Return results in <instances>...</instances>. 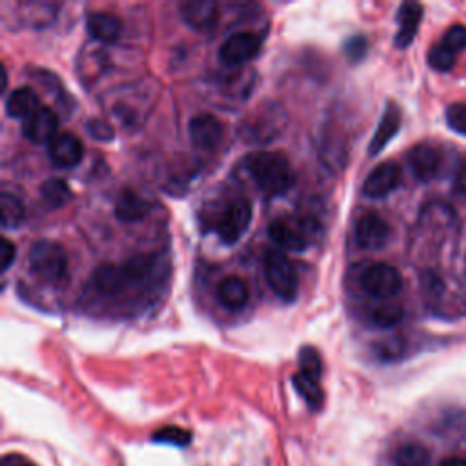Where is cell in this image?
<instances>
[{
  "label": "cell",
  "mask_w": 466,
  "mask_h": 466,
  "mask_svg": "<svg viewBox=\"0 0 466 466\" xmlns=\"http://www.w3.org/2000/svg\"><path fill=\"white\" fill-rule=\"evenodd\" d=\"M391 228L379 213H366L355 224V242L362 249H380L390 240Z\"/></svg>",
  "instance_id": "10"
},
{
  "label": "cell",
  "mask_w": 466,
  "mask_h": 466,
  "mask_svg": "<svg viewBox=\"0 0 466 466\" xmlns=\"http://www.w3.org/2000/svg\"><path fill=\"white\" fill-rule=\"evenodd\" d=\"M393 464L395 466H428L430 453L419 442H406L393 451Z\"/></svg>",
  "instance_id": "25"
},
{
  "label": "cell",
  "mask_w": 466,
  "mask_h": 466,
  "mask_svg": "<svg viewBox=\"0 0 466 466\" xmlns=\"http://www.w3.org/2000/svg\"><path fill=\"white\" fill-rule=\"evenodd\" d=\"M420 20H422V5L417 4V2H406L400 5L399 13H397V24H399V29L395 33V46L404 49L411 44V40L415 38L417 31H419V25H420Z\"/></svg>",
  "instance_id": "19"
},
{
  "label": "cell",
  "mask_w": 466,
  "mask_h": 466,
  "mask_svg": "<svg viewBox=\"0 0 466 466\" xmlns=\"http://www.w3.org/2000/svg\"><path fill=\"white\" fill-rule=\"evenodd\" d=\"M217 297L218 302L231 311H238L248 304L249 299V289L248 284L237 277V275H228L224 277L218 286H217Z\"/></svg>",
  "instance_id": "22"
},
{
  "label": "cell",
  "mask_w": 466,
  "mask_h": 466,
  "mask_svg": "<svg viewBox=\"0 0 466 466\" xmlns=\"http://www.w3.org/2000/svg\"><path fill=\"white\" fill-rule=\"evenodd\" d=\"M149 209H151V202L147 198H144L135 189L124 187L115 200L113 213L120 222L127 224V222H138L146 218Z\"/></svg>",
  "instance_id": "18"
},
{
  "label": "cell",
  "mask_w": 466,
  "mask_h": 466,
  "mask_svg": "<svg viewBox=\"0 0 466 466\" xmlns=\"http://www.w3.org/2000/svg\"><path fill=\"white\" fill-rule=\"evenodd\" d=\"M251 222V202L244 197H235L228 202L217 220V233L224 244L238 242Z\"/></svg>",
  "instance_id": "5"
},
{
  "label": "cell",
  "mask_w": 466,
  "mask_h": 466,
  "mask_svg": "<svg viewBox=\"0 0 466 466\" xmlns=\"http://www.w3.org/2000/svg\"><path fill=\"white\" fill-rule=\"evenodd\" d=\"M86 27L91 38L102 44L116 42L122 35V20L109 11H91L86 18Z\"/></svg>",
  "instance_id": "17"
},
{
  "label": "cell",
  "mask_w": 466,
  "mask_h": 466,
  "mask_svg": "<svg viewBox=\"0 0 466 466\" xmlns=\"http://www.w3.org/2000/svg\"><path fill=\"white\" fill-rule=\"evenodd\" d=\"M153 441L158 442H169V444H177V446H186L191 441V433L184 428H177V426H166L160 428L155 435Z\"/></svg>",
  "instance_id": "30"
},
{
  "label": "cell",
  "mask_w": 466,
  "mask_h": 466,
  "mask_svg": "<svg viewBox=\"0 0 466 466\" xmlns=\"http://www.w3.org/2000/svg\"><path fill=\"white\" fill-rule=\"evenodd\" d=\"M40 195L44 197V200H46L51 208L66 206V204L73 198V193H71L69 186H67L62 178H56V177H51V178H47V180L42 182V186H40Z\"/></svg>",
  "instance_id": "26"
},
{
  "label": "cell",
  "mask_w": 466,
  "mask_h": 466,
  "mask_svg": "<svg viewBox=\"0 0 466 466\" xmlns=\"http://www.w3.org/2000/svg\"><path fill=\"white\" fill-rule=\"evenodd\" d=\"M15 257H16V246L7 238L4 237L2 242H0V262H2V273H5L11 264L15 262Z\"/></svg>",
  "instance_id": "35"
},
{
  "label": "cell",
  "mask_w": 466,
  "mask_h": 466,
  "mask_svg": "<svg viewBox=\"0 0 466 466\" xmlns=\"http://www.w3.org/2000/svg\"><path fill=\"white\" fill-rule=\"evenodd\" d=\"M269 238L288 251H304L309 242V222L304 218H286L279 217L269 222L268 226Z\"/></svg>",
  "instance_id": "7"
},
{
  "label": "cell",
  "mask_w": 466,
  "mask_h": 466,
  "mask_svg": "<svg viewBox=\"0 0 466 466\" xmlns=\"http://www.w3.org/2000/svg\"><path fill=\"white\" fill-rule=\"evenodd\" d=\"M180 18L198 33H209L218 20V5L213 0H187L178 5Z\"/></svg>",
  "instance_id": "15"
},
{
  "label": "cell",
  "mask_w": 466,
  "mask_h": 466,
  "mask_svg": "<svg viewBox=\"0 0 466 466\" xmlns=\"http://www.w3.org/2000/svg\"><path fill=\"white\" fill-rule=\"evenodd\" d=\"M27 264L29 269L44 282H58L67 271V255L58 242L40 238L29 248Z\"/></svg>",
  "instance_id": "2"
},
{
  "label": "cell",
  "mask_w": 466,
  "mask_h": 466,
  "mask_svg": "<svg viewBox=\"0 0 466 466\" xmlns=\"http://www.w3.org/2000/svg\"><path fill=\"white\" fill-rule=\"evenodd\" d=\"M40 107H42L40 96L36 95V91L33 87H27V86L16 87L5 96V113L11 118L25 120Z\"/></svg>",
  "instance_id": "21"
},
{
  "label": "cell",
  "mask_w": 466,
  "mask_h": 466,
  "mask_svg": "<svg viewBox=\"0 0 466 466\" xmlns=\"http://www.w3.org/2000/svg\"><path fill=\"white\" fill-rule=\"evenodd\" d=\"M246 169L257 187L268 197L284 195L295 184V171L282 151H253L246 157Z\"/></svg>",
  "instance_id": "1"
},
{
  "label": "cell",
  "mask_w": 466,
  "mask_h": 466,
  "mask_svg": "<svg viewBox=\"0 0 466 466\" xmlns=\"http://www.w3.org/2000/svg\"><path fill=\"white\" fill-rule=\"evenodd\" d=\"M266 282L271 291L284 302H293L299 295V277L293 262L286 253L269 249L264 257Z\"/></svg>",
  "instance_id": "3"
},
{
  "label": "cell",
  "mask_w": 466,
  "mask_h": 466,
  "mask_svg": "<svg viewBox=\"0 0 466 466\" xmlns=\"http://www.w3.org/2000/svg\"><path fill=\"white\" fill-rule=\"evenodd\" d=\"M25 220V208L13 193H0V222L4 229H15Z\"/></svg>",
  "instance_id": "24"
},
{
  "label": "cell",
  "mask_w": 466,
  "mask_h": 466,
  "mask_svg": "<svg viewBox=\"0 0 466 466\" xmlns=\"http://www.w3.org/2000/svg\"><path fill=\"white\" fill-rule=\"evenodd\" d=\"M404 317V309L399 304H382L370 313V320L377 328H393Z\"/></svg>",
  "instance_id": "27"
},
{
  "label": "cell",
  "mask_w": 466,
  "mask_h": 466,
  "mask_svg": "<svg viewBox=\"0 0 466 466\" xmlns=\"http://www.w3.org/2000/svg\"><path fill=\"white\" fill-rule=\"evenodd\" d=\"M360 286L368 295L379 300H388L402 289V277L391 264L377 262L362 271Z\"/></svg>",
  "instance_id": "6"
},
{
  "label": "cell",
  "mask_w": 466,
  "mask_h": 466,
  "mask_svg": "<svg viewBox=\"0 0 466 466\" xmlns=\"http://www.w3.org/2000/svg\"><path fill=\"white\" fill-rule=\"evenodd\" d=\"M441 466H466V459L462 457H448L441 462Z\"/></svg>",
  "instance_id": "36"
},
{
  "label": "cell",
  "mask_w": 466,
  "mask_h": 466,
  "mask_svg": "<svg viewBox=\"0 0 466 466\" xmlns=\"http://www.w3.org/2000/svg\"><path fill=\"white\" fill-rule=\"evenodd\" d=\"M344 53L348 56V60L351 62H359L366 56L368 53V40L362 35H353L344 42Z\"/></svg>",
  "instance_id": "32"
},
{
  "label": "cell",
  "mask_w": 466,
  "mask_h": 466,
  "mask_svg": "<svg viewBox=\"0 0 466 466\" xmlns=\"http://www.w3.org/2000/svg\"><path fill=\"white\" fill-rule=\"evenodd\" d=\"M260 51V38L253 33L248 31H238L229 35L220 49H218V58L226 66H242L249 60H253Z\"/></svg>",
  "instance_id": "8"
},
{
  "label": "cell",
  "mask_w": 466,
  "mask_h": 466,
  "mask_svg": "<svg viewBox=\"0 0 466 466\" xmlns=\"http://www.w3.org/2000/svg\"><path fill=\"white\" fill-rule=\"evenodd\" d=\"M299 371L313 377V379H320L322 375V359L319 355V351L313 346H302L299 351Z\"/></svg>",
  "instance_id": "28"
},
{
  "label": "cell",
  "mask_w": 466,
  "mask_h": 466,
  "mask_svg": "<svg viewBox=\"0 0 466 466\" xmlns=\"http://www.w3.org/2000/svg\"><path fill=\"white\" fill-rule=\"evenodd\" d=\"M442 44L448 46L451 51H461L462 47H466V25H451L444 36H442Z\"/></svg>",
  "instance_id": "33"
},
{
  "label": "cell",
  "mask_w": 466,
  "mask_h": 466,
  "mask_svg": "<svg viewBox=\"0 0 466 466\" xmlns=\"http://www.w3.org/2000/svg\"><path fill=\"white\" fill-rule=\"evenodd\" d=\"M279 106H260L253 115L242 120L238 127V135L246 142H257L264 144L273 140L280 131V122H286V115H279Z\"/></svg>",
  "instance_id": "4"
},
{
  "label": "cell",
  "mask_w": 466,
  "mask_h": 466,
  "mask_svg": "<svg viewBox=\"0 0 466 466\" xmlns=\"http://www.w3.org/2000/svg\"><path fill=\"white\" fill-rule=\"evenodd\" d=\"M56 133L58 115L47 106H42L31 116L22 120V135L33 144H49Z\"/></svg>",
  "instance_id": "13"
},
{
  "label": "cell",
  "mask_w": 466,
  "mask_h": 466,
  "mask_svg": "<svg viewBox=\"0 0 466 466\" xmlns=\"http://www.w3.org/2000/svg\"><path fill=\"white\" fill-rule=\"evenodd\" d=\"M400 175V166L397 162H380L368 173L362 184V193L370 198H382L399 186Z\"/></svg>",
  "instance_id": "12"
},
{
  "label": "cell",
  "mask_w": 466,
  "mask_h": 466,
  "mask_svg": "<svg viewBox=\"0 0 466 466\" xmlns=\"http://www.w3.org/2000/svg\"><path fill=\"white\" fill-rule=\"evenodd\" d=\"M22 466H35V464H22Z\"/></svg>",
  "instance_id": "37"
},
{
  "label": "cell",
  "mask_w": 466,
  "mask_h": 466,
  "mask_svg": "<svg viewBox=\"0 0 466 466\" xmlns=\"http://www.w3.org/2000/svg\"><path fill=\"white\" fill-rule=\"evenodd\" d=\"M428 64L435 71H450L455 64V51H451L448 46L439 42L431 46V49L428 51Z\"/></svg>",
  "instance_id": "29"
},
{
  "label": "cell",
  "mask_w": 466,
  "mask_h": 466,
  "mask_svg": "<svg viewBox=\"0 0 466 466\" xmlns=\"http://www.w3.org/2000/svg\"><path fill=\"white\" fill-rule=\"evenodd\" d=\"M399 127H400V111L393 102H390L380 116V122H379L371 140H370L368 153L371 157L379 155L388 146V142L397 135Z\"/></svg>",
  "instance_id": "20"
},
{
  "label": "cell",
  "mask_w": 466,
  "mask_h": 466,
  "mask_svg": "<svg viewBox=\"0 0 466 466\" xmlns=\"http://www.w3.org/2000/svg\"><path fill=\"white\" fill-rule=\"evenodd\" d=\"M446 122L455 133L466 135V104L464 102H455V104L448 106Z\"/></svg>",
  "instance_id": "31"
},
{
  "label": "cell",
  "mask_w": 466,
  "mask_h": 466,
  "mask_svg": "<svg viewBox=\"0 0 466 466\" xmlns=\"http://www.w3.org/2000/svg\"><path fill=\"white\" fill-rule=\"evenodd\" d=\"M189 138L202 151H215L224 137L222 122L211 113H198L189 120Z\"/></svg>",
  "instance_id": "9"
},
{
  "label": "cell",
  "mask_w": 466,
  "mask_h": 466,
  "mask_svg": "<svg viewBox=\"0 0 466 466\" xmlns=\"http://www.w3.org/2000/svg\"><path fill=\"white\" fill-rule=\"evenodd\" d=\"M47 155L53 166L69 169L80 164L84 157V146L76 135L62 131V133H56L55 138L47 144Z\"/></svg>",
  "instance_id": "11"
},
{
  "label": "cell",
  "mask_w": 466,
  "mask_h": 466,
  "mask_svg": "<svg viewBox=\"0 0 466 466\" xmlns=\"http://www.w3.org/2000/svg\"><path fill=\"white\" fill-rule=\"evenodd\" d=\"M291 382L297 390V393L306 400V404L317 411L322 408V402H324V393H322V388L319 384V379H313L302 371H297L293 373L291 377Z\"/></svg>",
  "instance_id": "23"
},
{
  "label": "cell",
  "mask_w": 466,
  "mask_h": 466,
  "mask_svg": "<svg viewBox=\"0 0 466 466\" xmlns=\"http://www.w3.org/2000/svg\"><path fill=\"white\" fill-rule=\"evenodd\" d=\"M408 166L411 175L420 182L433 180L442 166V155L435 146L419 144L408 151Z\"/></svg>",
  "instance_id": "14"
},
{
  "label": "cell",
  "mask_w": 466,
  "mask_h": 466,
  "mask_svg": "<svg viewBox=\"0 0 466 466\" xmlns=\"http://www.w3.org/2000/svg\"><path fill=\"white\" fill-rule=\"evenodd\" d=\"M93 284L100 293L115 297L126 291L133 284V280L124 264H100L93 271Z\"/></svg>",
  "instance_id": "16"
},
{
  "label": "cell",
  "mask_w": 466,
  "mask_h": 466,
  "mask_svg": "<svg viewBox=\"0 0 466 466\" xmlns=\"http://www.w3.org/2000/svg\"><path fill=\"white\" fill-rule=\"evenodd\" d=\"M86 129H87V133H89L95 140H100V142H107V140H111V138L115 137L113 127H111L107 122L100 120V118H91V120H87V122H86Z\"/></svg>",
  "instance_id": "34"
}]
</instances>
